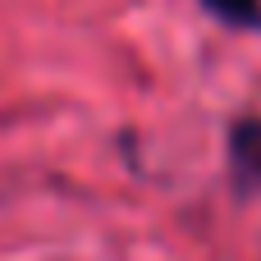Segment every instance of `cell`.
<instances>
[{
    "label": "cell",
    "instance_id": "cell-1",
    "mask_svg": "<svg viewBox=\"0 0 261 261\" xmlns=\"http://www.w3.org/2000/svg\"><path fill=\"white\" fill-rule=\"evenodd\" d=\"M225 170L239 202L261 197V115H239L225 128Z\"/></svg>",
    "mask_w": 261,
    "mask_h": 261
},
{
    "label": "cell",
    "instance_id": "cell-2",
    "mask_svg": "<svg viewBox=\"0 0 261 261\" xmlns=\"http://www.w3.org/2000/svg\"><path fill=\"white\" fill-rule=\"evenodd\" d=\"M197 5L234 32H261V0H197Z\"/></svg>",
    "mask_w": 261,
    "mask_h": 261
}]
</instances>
